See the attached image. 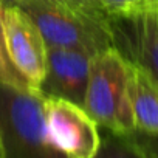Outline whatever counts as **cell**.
I'll use <instances>...</instances> for the list:
<instances>
[{
	"mask_svg": "<svg viewBox=\"0 0 158 158\" xmlns=\"http://www.w3.org/2000/svg\"><path fill=\"white\" fill-rule=\"evenodd\" d=\"M130 90V60L116 47L92 57L84 109L99 127L119 135L136 132Z\"/></svg>",
	"mask_w": 158,
	"mask_h": 158,
	"instance_id": "6da1fadb",
	"label": "cell"
},
{
	"mask_svg": "<svg viewBox=\"0 0 158 158\" xmlns=\"http://www.w3.org/2000/svg\"><path fill=\"white\" fill-rule=\"evenodd\" d=\"M19 6L39 28L47 47H60L95 56L115 47L110 19H99L48 0H20Z\"/></svg>",
	"mask_w": 158,
	"mask_h": 158,
	"instance_id": "7a4b0ae2",
	"label": "cell"
},
{
	"mask_svg": "<svg viewBox=\"0 0 158 158\" xmlns=\"http://www.w3.org/2000/svg\"><path fill=\"white\" fill-rule=\"evenodd\" d=\"M0 92V136L5 158H64L53 146L40 92Z\"/></svg>",
	"mask_w": 158,
	"mask_h": 158,
	"instance_id": "3957f363",
	"label": "cell"
},
{
	"mask_svg": "<svg viewBox=\"0 0 158 158\" xmlns=\"http://www.w3.org/2000/svg\"><path fill=\"white\" fill-rule=\"evenodd\" d=\"M44 113L50 139L64 158H96L101 130L82 106L44 95Z\"/></svg>",
	"mask_w": 158,
	"mask_h": 158,
	"instance_id": "277c9868",
	"label": "cell"
},
{
	"mask_svg": "<svg viewBox=\"0 0 158 158\" xmlns=\"http://www.w3.org/2000/svg\"><path fill=\"white\" fill-rule=\"evenodd\" d=\"M3 30L10 59L30 87L40 92L47 73V44L39 28L19 5H13L5 6Z\"/></svg>",
	"mask_w": 158,
	"mask_h": 158,
	"instance_id": "5b68a950",
	"label": "cell"
},
{
	"mask_svg": "<svg viewBox=\"0 0 158 158\" xmlns=\"http://www.w3.org/2000/svg\"><path fill=\"white\" fill-rule=\"evenodd\" d=\"M115 47L126 59L141 65L158 84V5L143 11L110 19Z\"/></svg>",
	"mask_w": 158,
	"mask_h": 158,
	"instance_id": "8992f818",
	"label": "cell"
},
{
	"mask_svg": "<svg viewBox=\"0 0 158 158\" xmlns=\"http://www.w3.org/2000/svg\"><path fill=\"white\" fill-rule=\"evenodd\" d=\"M92 56L87 53L47 47V73L40 93L73 101L84 107Z\"/></svg>",
	"mask_w": 158,
	"mask_h": 158,
	"instance_id": "52a82bcc",
	"label": "cell"
},
{
	"mask_svg": "<svg viewBox=\"0 0 158 158\" xmlns=\"http://www.w3.org/2000/svg\"><path fill=\"white\" fill-rule=\"evenodd\" d=\"M132 67V109L136 132L158 136V84L141 65Z\"/></svg>",
	"mask_w": 158,
	"mask_h": 158,
	"instance_id": "ba28073f",
	"label": "cell"
},
{
	"mask_svg": "<svg viewBox=\"0 0 158 158\" xmlns=\"http://www.w3.org/2000/svg\"><path fill=\"white\" fill-rule=\"evenodd\" d=\"M96 158H153L133 136L106 130L101 133V147Z\"/></svg>",
	"mask_w": 158,
	"mask_h": 158,
	"instance_id": "9c48e42d",
	"label": "cell"
},
{
	"mask_svg": "<svg viewBox=\"0 0 158 158\" xmlns=\"http://www.w3.org/2000/svg\"><path fill=\"white\" fill-rule=\"evenodd\" d=\"M3 11L5 5L0 2V87L22 93L34 92L8 56L5 44V30H3Z\"/></svg>",
	"mask_w": 158,
	"mask_h": 158,
	"instance_id": "30bf717a",
	"label": "cell"
},
{
	"mask_svg": "<svg viewBox=\"0 0 158 158\" xmlns=\"http://www.w3.org/2000/svg\"><path fill=\"white\" fill-rule=\"evenodd\" d=\"M110 19L133 16L149 6L150 0H101Z\"/></svg>",
	"mask_w": 158,
	"mask_h": 158,
	"instance_id": "8fae6325",
	"label": "cell"
},
{
	"mask_svg": "<svg viewBox=\"0 0 158 158\" xmlns=\"http://www.w3.org/2000/svg\"><path fill=\"white\" fill-rule=\"evenodd\" d=\"M48 2L71 8L74 11H81V13H85V14H90L99 19H110L104 5L101 3V0H48Z\"/></svg>",
	"mask_w": 158,
	"mask_h": 158,
	"instance_id": "7c38bea8",
	"label": "cell"
},
{
	"mask_svg": "<svg viewBox=\"0 0 158 158\" xmlns=\"http://www.w3.org/2000/svg\"><path fill=\"white\" fill-rule=\"evenodd\" d=\"M133 136L153 158H158V136L147 135L143 132H133Z\"/></svg>",
	"mask_w": 158,
	"mask_h": 158,
	"instance_id": "4fadbf2b",
	"label": "cell"
},
{
	"mask_svg": "<svg viewBox=\"0 0 158 158\" xmlns=\"http://www.w3.org/2000/svg\"><path fill=\"white\" fill-rule=\"evenodd\" d=\"M5 6H13V5H19L20 0H0Z\"/></svg>",
	"mask_w": 158,
	"mask_h": 158,
	"instance_id": "5bb4252c",
	"label": "cell"
},
{
	"mask_svg": "<svg viewBox=\"0 0 158 158\" xmlns=\"http://www.w3.org/2000/svg\"><path fill=\"white\" fill-rule=\"evenodd\" d=\"M0 158H5V149H3V141L0 136Z\"/></svg>",
	"mask_w": 158,
	"mask_h": 158,
	"instance_id": "9a60e30c",
	"label": "cell"
},
{
	"mask_svg": "<svg viewBox=\"0 0 158 158\" xmlns=\"http://www.w3.org/2000/svg\"><path fill=\"white\" fill-rule=\"evenodd\" d=\"M149 5H158V0H150Z\"/></svg>",
	"mask_w": 158,
	"mask_h": 158,
	"instance_id": "2e32d148",
	"label": "cell"
}]
</instances>
